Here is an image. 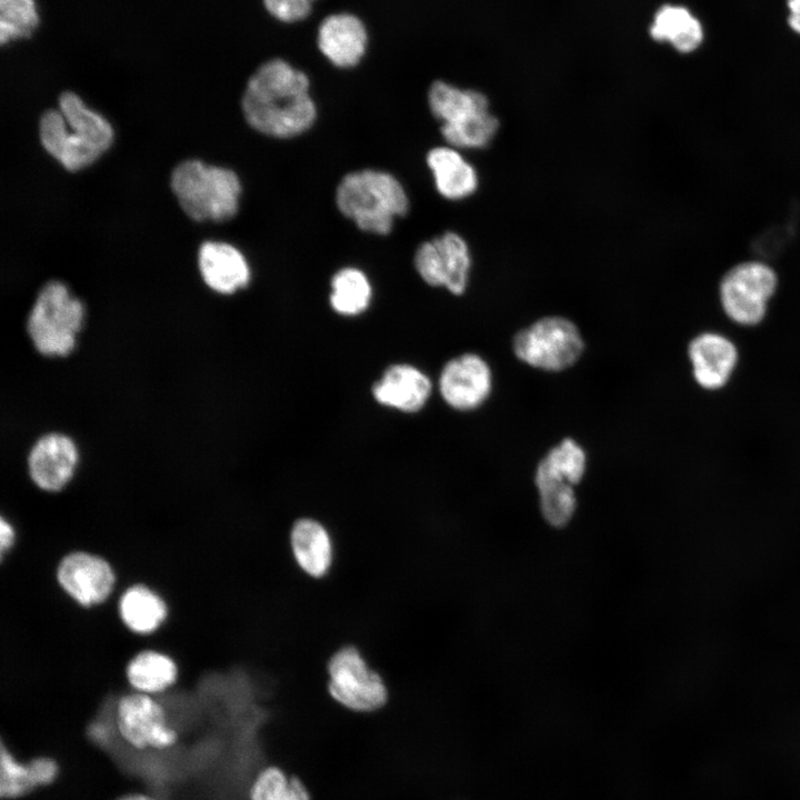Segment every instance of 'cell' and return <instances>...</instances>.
Masks as SVG:
<instances>
[{
    "label": "cell",
    "mask_w": 800,
    "mask_h": 800,
    "mask_svg": "<svg viewBox=\"0 0 800 800\" xmlns=\"http://www.w3.org/2000/svg\"><path fill=\"white\" fill-rule=\"evenodd\" d=\"M241 110L253 130L276 139L301 136L318 117L308 74L283 58L268 59L250 76Z\"/></svg>",
    "instance_id": "1"
},
{
    "label": "cell",
    "mask_w": 800,
    "mask_h": 800,
    "mask_svg": "<svg viewBox=\"0 0 800 800\" xmlns=\"http://www.w3.org/2000/svg\"><path fill=\"white\" fill-rule=\"evenodd\" d=\"M43 149L64 169L78 171L96 162L113 143L110 122L90 109L72 91L59 96L58 109H49L39 120Z\"/></svg>",
    "instance_id": "2"
},
{
    "label": "cell",
    "mask_w": 800,
    "mask_h": 800,
    "mask_svg": "<svg viewBox=\"0 0 800 800\" xmlns=\"http://www.w3.org/2000/svg\"><path fill=\"white\" fill-rule=\"evenodd\" d=\"M334 200L338 210L358 229L378 236L392 231L396 219L409 211V198L402 183L391 173L362 169L344 174Z\"/></svg>",
    "instance_id": "3"
},
{
    "label": "cell",
    "mask_w": 800,
    "mask_h": 800,
    "mask_svg": "<svg viewBox=\"0 0 800 800\" xmlns=\"http://www.w3.org/2000/svg\"><path fill=\"white\" fill-rule=\"evenodd\" d=\"M427 101L431 114L440 122L443 140L453 148L484 149L499 131V119L491 112L487 96L478 90L436 80L428 89Z\"/></svg>",
    "instance_id": "4"
},
{
    "label": "cell",
    "mask_w": 800,
    "mask_h": 800,
    "mask_svg": "<svg viewBox=\"0 0 800 800\" xmlns=\"http://www.w3.org/2000/svg\"><path fill=\"white\" fill-rule=\"evenodd\" d=\"M170 187L183 212L196 221H226L240 204L242 186L238 174L224 167L189 159L177 164Z\"/></svg>",
    "instance_id": "5"
},
{
    "label": "cell",
    "mask_w": 800,
    "mask_h": 800,
    "mask_svg": "<svg viewBox=\"0 0 800 800\" xmlns=\"http://www.w3.org/2000/svg\"><path fill=\"white\" fill-rule=\"evenodd\" d=\"M84 320V307L61 281L51 280L37 294L27 320L36 350L49 357L68 356L76 347Z\"/></svg>",
    "instance_id": "6"
},
{
    "label": "cell",
    "mask_w": 800,
    "mask_h": 800,
    "mask_svg": "<svg viewBox=\"0 0 800 800\" xmlns=\"http://www.w3.org/2000/svg\"><path fill=\"white\" fill-rule=\"evenodd\" d=\"M328 677L330 697L348 711L373 713L388 702L384 680L353 646H344L330 657Z\"/></svg>",
    "instance_id": "7"
},
{
    "label": "cell",
    "mask_w": 800,
    "mask_h": 800,
    "mask_svg": "<svg viewBox=\"0 0 800 800\" xmlns=\"http://www.w3.org/2000/svg\"><path fill=\"white\" fill-rule=\"evenodd\" d=\"M512 348L518 359L533 368L561 371L580 358L583 340L572 321L552 316L519 331Z\"/></svg>",
    "instance_id": "8"
},
{
    "label": "cell",
    "mask_w": 800,
    "mask_h": 800,
    "mask_svg": "<svg viewBox=\"0 0 800 800\" xmlns=\"http://www.w3.org/2000/svg\"><path fill=\"white\" fill-rule=\"evenodd\" d=\"M778 278L762 261H744L729 269L720 282V301L727 316L741 326L762 321L767 302L773 296Z\"/></svg>",
    "instance_id": "9"
},
{
    "label": "cell",
    "mask_w": 800,
    "mask_h": 800,
    "mask_svg": "<svg viewBox=\"0 0 800 800\" xmlns=\"http://www.w3.org/2000/svg\"><path fill=\"white\" fill-rule=\"evenodd\" d=\"M114 728L120 738L138 750H164L178 741L164 707L151 694L130 692L119 698L114 708Z\"/></svg>",
    "instance_id": "10"
},
{
    "label": "cell",
    "mask_w": 800,
    "mask_h": 800,
    "mask_svg": "<svg viewBox=\"0 0 800 800\" xmlns=\"http://www.w3.org/2000/svg\"><path fill=\"white\" fill-rule=\"evenodd\" d=\"M414 268L429 286L446 288L452 294H462L469 283L472 256L464 238L446 231L423 241L413 256Z\"/></svg>",
    "instance_id": "11"
},
{
    "label": "cell",
    "mask_w": 800,
    "mask_h": 800,
    "mask_svg": "<svg viewBox=\"0 0 800 800\" xmlns=\"http://www.w3.org/2000/svg\"><path fill=\"white\" fill-rule=\"evenodd\" d=\"M60 588L78 604L90 608L103 603L116 586V572L102 556L84 550L64 554L56 570Z\"/></svg>",
    "instance_id": "12"
},
{
    "label": "cell",
    "mask_w": 800,
    "mask_h": 800,
    "mask_svg": "<svg viewBox=\"0 0 800 800\" xmlns=\"http://www.w3.org/2000/svg\"><path fill=\"white\" fill-rule=\"evenodd\" d=\"M439 392L448 406L467 411L480 407L492 390L488 362L476 353H464L448 361L439 377Z\"/></svg>",
    "instance_id": "13"
},
{
    "label": "cell",
    "mask_w": 800,
    "mask_h": 800,
    "mask_svg": "<svg viewBox=\"0 0 800 800\" xmlns=\"http://www.w3.org/2000/svg\"><path fill=\"white\" fill-rule=\"evenodd\" d=\"M316 44L332 66L351 69L358 66L367 53L368 28L356 13L333 12L321 20L317 29Z\"/></svg>",
    "instance_id": "14"
},
{
    "label": "cell",
    "mask_w": 800,
    "mask_h": 800,
    "mask_svg": "<svg viewBox=\"0 0 800 800\" xmlns=\"http://www.w3.org/2000/svg\"><path fill=\"white\" fill-rule=\"evenodd\" d=\"M78 462L76 442L67 434L51 432L36 441L27 463L30 479L39 489L57 492L70 482Z\"/></svg>",
    "instance_id": "15"
},
{
    "label": "cell",
    "mask_w": 800,
    "mask_h": 800,
    "mask_svg": "<svg viewBox=\"0 0 800 800\" xmlns=\"http://www.w3.org/2000/svg\"><path fill=\"white\" fill-rule=\"evenodd\" d=\"M198 267L204 283L218 293H234L250 282L251 270L246 257L228 242H203L198 251Z\"/></svg>",
    "instance_id": "16"
},
{
    "label": "cell",
    "mask_w": 800,
    "mask_h": 800,
    "mask_svg": "<svg viewBox=\"0 0 800 800\" xmlns=\"http://www.w3.org/2000/svg\"><path fill=\"white\" fill-rule=\"evenodd\" d=\"M432 392L429 377L414 366H390L372 387V396L381 406L411 413L421 410Z\"/></svg>",
    "instance_id": "17"
},
{
    "label": "cell",
    "mask_w": 800,
    "mask_h": 800,
    "mask_svg": "<svg viewBox=\"0 0 800 800\" xmlns=\"http://www.w3.org/2000/svg\"><path fill=\"white\" fill-rule=\"evenodd\" d=\"M696 381L707 390H718L729 380L737 360L734 344L726 337L704 332L694 337L688 348Z\"/></svg>",
    "instance_id": "18"
},
{
    "label": "cell",
    "mask_w": 800,
    "mask_h": 800,
    "mask_svg": "<svg viewBox=\"0 0 800 800\" xmlns=\"http://www.w3.org/2000/svg\"><path fill=\"white\" fill-rule=\"evenodd\" d=\"M438 193L447 200L460 201L479 188V174L459 149L449 144L430 149L426 157Z\"/></svg>",
    "instance_id": "19"
},
{
    "label": "cell",
    "mask_w": 800,
    "mask_h": 800,
    "mask_svg": "<svg viewBox=\"0 0 800 800\" xmlns=\"http://www.w3.org/2000/svg\"><path fill=\"white\" fill-rule=\"evenodd\" d=\"M290 547L298 567L309 577L322 578L333 562V542L328 529L318 520L301 518L290 531Z\"/></svg>",
    "instance_id": "20"
},
{
    "label": "cell",
    "mask_w": 800,
    "mask_h": 800,
    "mask_svg": "<svg viewBox=\"0 0 800 800\" xmlns=\"http://www.w3.org/2000/svg\"><path fill=\"white\" fill-rule=\"evenodd\" d=\"M118 613L128 630L137 634H150L167 619L168 606L153 589L136 583L120 596Z\"/></svg>",
    "instance_id": "21"
},
{
    "label": "cell",
    "mask_w": 800,
    "mask_h": 800,
    "mask_svg": "<svg viewBox=\"0 0 800 800\" xmlns=\"http://www.w3.org/2000/svg\"><path fill=\"white\" fill-rule=\"evenodd\" d=\"M650 34L657 41H667L682 53L694 51L703 40L701 22L684 7L666 4L654 14Z\"/></svg>",
    "instance_id": "22"
},
{
    "label": "cell",
    "mask_w": 800,
    "mask_h": 800,
    "mask_svg": "<svg viewBox=\"0 0 800 800\" xmlns=\"http://www.w3.org/2000/svg\"><path fill=\"white\" fill-rule=\"evenodd\" d=\"M126 678L136 691L157 694L177 681L178 666L170 656L161 651L141 650L127 663Z\"/></svg>",
    "instance_id": "23"
},
{
    "label": "cell",
    "mask_w": 800,
    "mask_h": 800,
    "mask_svg": "<svg viewBox=\"0 0 800 800\" xmlns=\"http://www.w3.org/2000/svg\"><path fill=\"white\" fill-rule=\"evenodd\" d=\"M248 800H312L307 782L277 763L262 766L248 786Z\"/></svg>",
    "instance_id": "24"
},
{
    "label": "cell",
    "mask_w": 800,
    "mask_h": 800,
    "mask_svg": "<svg viewBox=\"0 0 800 800\" xmlns=\"http://www.w3.org/2000/svg\"><path fill=\"white\" fill-rule=\"evenodd\" d=\"M330 306L334 312L354 317L364 312L372 299V287L367 274L356 267L338 270L330 281Z\"/></svg>",
    "instance_id": "25"
},
{
    "label": "cell",
    "mask_w": 800,
    "mask_h": 800,
    "mask_svg": "<svg viewBox=\"0 0 800 800\" xmlns=\"http://www.w3.org/2000/svg\"><path fill=\"white\" fill-rule=\"evenodd\" d=\"M586 469L587 456L583 448L573 439L566 438L542 458L534 479L564 481L576 486Z\"/></svg>",
    "instance_id": "26"
},
{
    "label": "cell",
    "mask_w": 800,
    "mask_h": 800,
    "mask_svg": "<svg viewBox=\"0 0 800 800\" xmlns=\"http://www.w3.org/2000/svg\"><path fill=\"white\" fill-rule=\"evenodd\" d=\"M40 23L36 0H0V41L7 44L31 37Z\"/></svg>",
    "instance_id": "27"
},
{
    "label": "cell",
    "mask_w": 800,
    "mask_h": 800,
    "mask_svg": "<svg viewBox=\"0 0 800 800\" xmlns=\"http://www.w3.org/2000/svg\"><path fill=\"white\" fill-rule=\"evenodd\" d=\"M534 483L544 519L554 527L567 524L577 507L574 486L564 481L547 479H534Z\"/></svg>",
    "instance_id": "28"
},
{
    "label": "cell",
    "mask_w": 800,
    "mask_h": 800,
    "mask_svg": "<svg viewBox=\"0 0 800 800\" xmlns=\"http://www.w3.org/2000/svg\"><path fill=\"white\" fill-rule=\"evenodd\" d=\"M0 750L1 798L14 800L34 791L38 787L29 761L18 759L4 741L1 742Z\"/></svg>",
    "instance_id": "29"
},
{
    "label": "cell",
    "mask_w": 800,
    "mask_h": 800,
    "mask_svg": "<svg viewBox=\"0 0 800 800\" xmlns=\"http://www.w3.org/2000/svg\"><path fill=\"white\" fill-rule=\"evenodd\" d=\"M318 0H262L266 11L282 23H297L307 19Z\"/></svg>",
    "instance_id": "30"
},
{
    "label": "cell",
    "mask_w": 800,
    "mask_h": 800,
    "mask_svg": "<svg viewBox=\"0 0 800 800\" xmlns=\"http://www.w3.org/2000/svg\"><path fill=\"white\" fill-rule=\"evenodd\" d=\"M29 763L38 788L51 784L59 774V764L52 757H34Z\"/></svg>",
    "instance_id": "31"
},
{
    "label": "cell",
    "mask_w": 800,
    "mask_h": 800,
    "mask_svg": "<svg viewBox=\"0 0 800 800\" xmlns=\"http://www.w3.org/2000/svg\"><path fill=\"white\" fill-rule=\"evenodd\" d=\"M17 534L12 523L1 516L0 518V551L4 558L16 543Z\"/></svg>",
    "instance_id": "32"
},
{
    "label": "cell",
    "mask_w": 800,
    "mask_h": 800,
    "mask_svg": "<svg viewBox=\"0 0 800 800\" xmlns=\"http://www.w3.org/2000/svg\"><path fill=\"white\" fill-rule=\"evenodd\" d=\"M788 23L789 27L800 34V0H788Z\"/></svg>",
    "instance_id": "33"
},
{
    "label": "cell",
    "mask_w": 800,
    "mask_h": 800,
    "mask_svg": "<svg viewBox=\"0 0 800 800\" xmlns=\"http://www.w3.org/2000/svg\"><path fill=\"white\" fill-rule=\"evenodd\" d=\"M114 800H163V799L156 798V797H152V796L146 794V793L133 792V793L123 794Z\"/></svg>",
    "instance_id": "34"
}]
</instances>
